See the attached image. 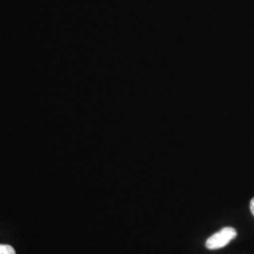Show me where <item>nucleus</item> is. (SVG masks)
<instances>
[{
    "instance_id": "1",
    "label": "nucleus",
    "mask_w": 254,
    "mask_h": 254,
    "mask_svg": "<svg viewBox=\"0 0 254 254\" xmlns=\"http://www.w3.org/2000/svg\"><path fill=\"white\" fill-rule=\"evenodd\" d=\"M237 236L236 229L232 227L223 228L217 234L209 237L205 243L208 250H218L228 245Z\"/></svg>"
},
{
    "instance_id": "2",
    "label": "nucleus",
    "mask_w": 254,
    "mask_h": 254,
    "mask_svg": "<svg viewBox=\"0 0 254 254\" xmlns=\"http://www.w3.org/2000/svg\"><path fill=\"white\" fill-rule=\"evenodd\" d=\"M0 254H16L14 249L9 245L0 244Z\"/></svg>"
},
{
    "instance_id": "3",
    "label": "nucleus",
    "mask_w": 254,
    "mask_h": 254,
    "mask_svg": "<svg viewBox=\"0 0 254 254\" xmlns=\"http://www.w3.org/2000/svg\"><path fill=\"white\" fill-rule=\"evenodd\" d=\"M251 211H252V213H253V215L254 216V198L251 201Z\"/></svg>"
}]
</instances>
